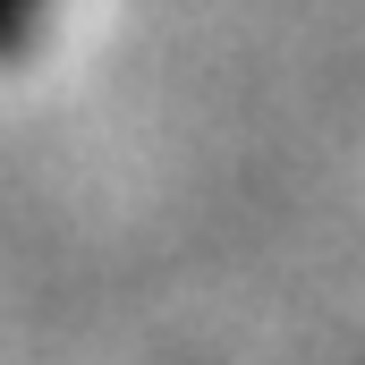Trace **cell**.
<instances>
[{
  "label": "cell",
  "instance_id": "cell-1",
  "mask_svg": "<svg viewBox=\"0 0 365 365\" xmlns=\"http://www.w3.org/2000/svg\"><path fill=\"white\" fill-rule=\"evenodd\" d=\"M51 26V0H0V68H17Z\"/></svg>",
  "mask_w": 365,
  "mask_h": 365
}]
</instances>
